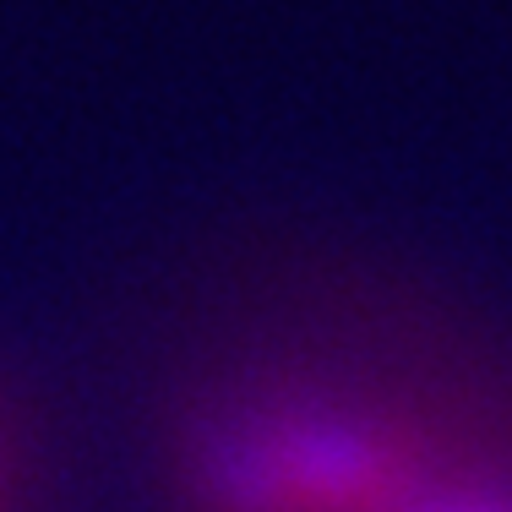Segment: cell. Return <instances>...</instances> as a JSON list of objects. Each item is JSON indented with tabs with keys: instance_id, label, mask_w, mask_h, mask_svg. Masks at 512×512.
Listing matches in <instances>:
<instances>
[{
	"instance_id": "obj_1",
	"label": "cell",
	"mask_w": 512,
	"mask_h": 512,
	"mask_svg": "<svg viewBox=\"0 0 512 512\" xmlns=\"http://www.w3.org/2000/svg\"><path fill=\"white\" fill-rule=\"evenodd\" d=\"M502 398L425 344H262L202 376L169 431L175 512H409Z\"/></svg>"
},
{
	"instance_id": "obj_3",
	"label": "cell",
	"mask_w": 512,
	"mask_h": 512,
	"mask_svg": "<svg viewBox=\"0 0 512 512\" xmlns=\"http://www.w3.org/2000/svg\"><path fill=\"white\" fill-rule=\"evenodd\" d=\"M0 512H28V458L6 404H0Z\"/></svg>"
},
{
	"instance_id": "obj_2",
	"label": "cell",
	"mask_w": 512,
	"mask_h": 512,
	"mask_svg": "<svg viewBox=\"0 0 512 512\" xmlns=\"http://www.w3.org/2000/svg\"><path fill=\"white\" fill-rule=\"evenodd\" d=\"M409 512H512V404L502 398Z\"/></svg>"
}]
</instances>
